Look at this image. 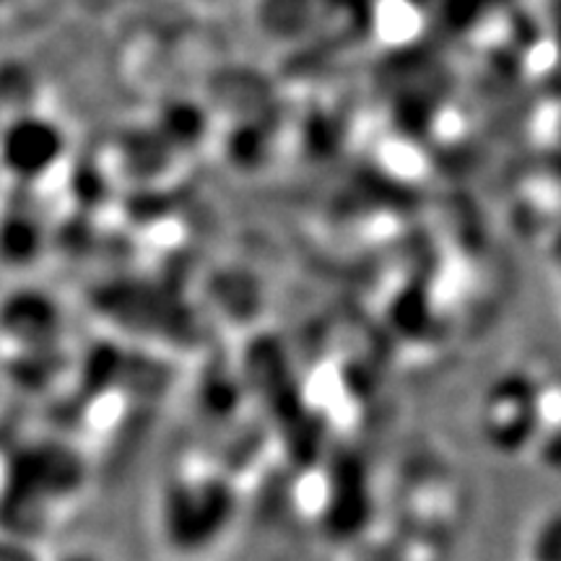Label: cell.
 Returning <instances> with one entry per match:
<instances>
[{
  "instance_id": "1",
  "label": "cell",
  "mask_w": 561,
  "mask_h": 561,
  "mask_svg": "<svg viewBox=\"0 0 561 561\" xmlns=\"http://www.w3.org/2000/svg\"><path fill=\"white\" fill-rule=\"evenodd\" d=\"M242 496L227 473L180 468L159 483L153 530L174 561H201L219 551L240 523Z\"/></svg>"
},
{
  "instance_id": "9",
  "label": "cell",
  "mask_w": 561,
  "mask_h": 561,
  "mask_svg": "<svg viewBox=\"0 0 561 561\" xmlns=\"http://www.w3.org/2000/svg\"><path fill=\"white\" fill-rule=\"evenodd\" d=\"M47 561H110V559L96 549H91V546H70V549L55 553V557H47Z\"/></svg>"
},
{
  "instance_id": "10",
  "label": "cell",
  "mask_w": 561,
  "mask_h": 561,
  "mask_svg": "<svg viewBox=\"0 0 561 561\" xmlns=\"http://www.w3.org/2000/svg\"><path fill=\"white\" fill-rule=\"evenodd\" d=\"M3 3H9V0H0V5H3Z\"/></svg>"
},
{
  "instance_id": "6",
  "label": "cell",
  "mask_w": 561,
  "mask_h": 561,
  "mask_svg": "<svg viewBox=\"0 0 561 561\" xmlns=\"http://www.w3.org/2000/svg\"><path fill=\"white\" fill-rule=\"evenodd\" d=\"M37 255V227L26 216H3L0 219V263L26 265Z\"/></svg>"
},
{
  "instance_id": "7",
  "label": "cell",
  "mask_w": 561,
  "mask_h": 561,
  "mask_svg": "<svg viewBox=\"0 0 561 561\" xmlns=\"http://www.w3.org/2000/svg\"><path fill=\"white\" fill-rule=\"evenodd\" d=\"M561 559V517L549 510L528 536V561H559Z\"/></svg>"
},
{
  "instance_id": "3",
  "label": "cell",
  "mask_w": 561,
  "mask_h": 561,
  "mask_svg": "<svg viewBox=\"0 0 561 561\" xmlns=\"http://www.w3.org/2000/svg\"><path fill=\"white\" fill-rule=\"evenodd\" d=\"M62 157L58 125L34 112H21L0 125V172L30 185L45 178Z\"/></svg>"
},
{
  "instance_id": "5",
  "label": "cell",
  "mask_w": 561,
  "mask_h": 561,
  "mask_svg": "<svg viewBox=\"0 0 561 561\" xmlns=\"http://www.w3.org/2000/svg\"><path fill=\"white\" fill-rule=\"evenodd\" d=\"M486 411V421H483V432L494 442L500 450H517L525 442L530 439V405L528 398L517 390H502L496 392Z\"/></svg>"
},
{
  "instance_id": "4",
  "label": "cell",
  "mask_w": 561,
  "mask_h": 561,
  "mask_svg": "<svg viewBox=\"0 0 561 561\" xmlns=\"http://www.w3.org/2000/svg\"><path fill=\"white\" fill-rule=\"evenodd\" d=\"M0 335L21 348H39L55 335V312L34 294H11L0 301Z\"/></svg>"
},
{
  "instance_id": "2",
  "label": "cell",
  "mask_w": 561,
  "mask_h": 561,
  "mask_svg": "<svg viewBox=\"0 0 561 561\" xmlns=\"http://www.w3.org/2000/svg\"><path fill=\"white\" fill-rule=\"evenodd\" d=\"M0 479V530L39 541L53 512L81 494L87 462L62 442L37 439L5 460Z\"/></svg>"
},
{
  "instance_id": "8",
  "label": "cell",
  "mask_w": 561,
  "mask_h": 561,
  "mask_svg": "<svg viewBox=\"0 0 561 561\" xmlns=\"http://www.w3.org/2000/svg\"><path fill=\"white\" fill-rule=\"evenodd\" d=\"M0 561H47L39 541L0 530Z\"/></svg>"
}]
</instances>
